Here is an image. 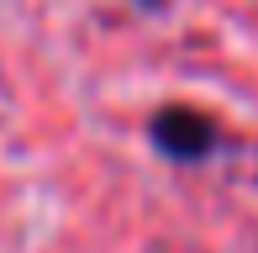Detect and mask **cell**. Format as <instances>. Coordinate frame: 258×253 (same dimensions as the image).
Returning a JSON list of instances; mask_svg holds the SVG:
<instances>
[{"instance_id": "obj_1", "label": "cell", "mask_w": 258, "mask_h": 253, "mask_svg": "<svg viewBox=\"0 0 258 253\" xmlns=\"http://www.w3.org/2000/svg\"><path fill=\"white\" fill-rule=\"evenodd\" d=\"M153 143L169 158H179V164H195V158H206L216 148V121L206 111H190V106H163L153 116Z\"/></svg>"}]
</instances>
